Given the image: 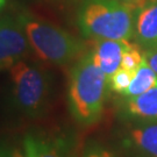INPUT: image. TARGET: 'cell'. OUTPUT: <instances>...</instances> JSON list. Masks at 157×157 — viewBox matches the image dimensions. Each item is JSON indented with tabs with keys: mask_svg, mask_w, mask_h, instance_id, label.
Returning <instances> with one entry per match:
<instances>
[{
	"mask_svg": "<svg viewBox=\"0 0 157 157\" xmlns=\"http://www.w3.org/2000/svg\"><path fill=\"white\" fill-rule=\"evenodd\" d=\"M32 52L28 39L17 17H0V71L10 70Z\"/></svg>",
	"mask_w": 157,
	"mask_h": 157,
	"instance_id": "5",
	"label": "cell"
},
{
	"mask_svg": "<svg viewBox=\"0 0 157 157\" xmlns=\"http://www.w3.org/2000/svg\"><path fill=\"white\" fill-rule=\"evenodd\" d=\"M157 85V73L149 67L146 59L136 71L134 78L122 97H135L144 93Z\"/></svg>",
	"mask_w": 157,
	"mask_h": 157,
	"instance_id": "11",
	"label": "cell"
},
{
	"mask_svg": "<svg viewBox=\"0 0 157 157\" xmlns=\"http://www.w3.org/2000/svg\"><path fill=\"white\" fill-rule=\"evenodd\" d=\"M83 157H117L109 149L97 142H90L85 147Z\"/></svg>",
	"mask_w": 157,
	"mask_h": 157,
	"instance_id": "14",
	"label": "cell"
},
{
	"mask_svg": "<svg viewBox=\"0 0 157 157\" xmlns=\"http://www.w3.org/2000/svg\"><path fill=\"white\" fill-rule=\"evenodd\" d=\"M11 99L15 109L29 118L43 115L50 104L52 79L44 67L27 59L10 69Z\"/></svg>",
	"mask_w": 157,
	"mask_h": 157,
	"instance_id": "4",
	"label": "cell"
},
{
	"mask_svg": "<svg viewBox=\"0 0 157 157\" xmlns=\"http://www.w3.org/2000/svg\"><path fill=\"white\" fill-rule=\"evenodd\" d=\"M134 39L144 49L157 47V0H142L136 5Z\"/></svg>",
	"mask_w": 157,
	"mask_h": 157,
	"instance_id": "8",
	"label": "cell"
},
{
	"mask_svg": "<svg viewBox=\"0 0 157 157\" xmlns=\"http://www.w3.org/2000/svg\"><path fill=\"white\" fill-rule=\"evenodd\" d=\"M144 61L143 54L140 50V45L137 43H130L129 42L122 55L121 67L124 70H128L129 72L136 73L140 69L141 64Z\"/></svg>",
	"mask_w": 157,
	"mask_h": 157,
	"instance_id": "12",
	"label": "cell"
},
{
	"mask_svg": "<svg viewBox=\"0 0 157 157\" xmlns=\"http://www.w3.org/2000/svg\"><path fill=\"white\" fill-rule=\"evenodd\" d=\"M19 149H11L6 146H0V157H19Z\"/></svg>",
	"mask_w": 157,
	"mask_h": 157,
	"instance_id": "16",
	"label": "cell"
},
{
	"mask_svg": "<svg viewBox=\"0 0 157 157\" xmlns=\"http://www.w3.org/2000/svg\"><path fill=\"white\" fill-rule=\"evenodd\" d=\"M122 146L132 157H157V121H129Z\"/></svg>",
	"mask_w": 157,
	"mask_h": 157,
	"instance_id": "6",
	"label": "cell"
},
{
	"mask_svg": "<svg viewBox=\"0 0 157 157\" xmlns=\"http://www.w3.org/2000/svg\"><path fill=\"white\" fill-rule=\"evenodd\" d=\"M143 57L146 62L149 64V67L157 73V47L144 49L143 51Z\"/></svg>",
	"mask_w": 157,
	"mask_h": 157,
	"instance_id": "15",
	"label": "cell"
},
{
	"mask_svg": "<svg viewBox=\"0 0 157 157\" xmlns=\"http://www.w3.org/2000/svg\"><path fill=\"white\" fill-rule=\"evenodd\" d=\"M29 45L42 62L64 67L78 61L87 52L86 44L65 29L35 17L27 11L17 15Z\"/></svg>",
	"mask_w": 157,
	"mask_h": 157,
	"instance_id": "3",
	"label": "cell"
},
{
	"mask_svg": "<svg viewBox=\"0 0 157 157\" xmlns=\"http://www.w3.org/2000/svg\"><path fill=\"white\" fill-rule=\"evenodd\" d=\"M121 1H124V2H129V4H137L142 0H121Z\"/></svg>",
	"mask_w": 157,
	"mask_h": 157,
	"instance_id": "17",
	"label": "cell"
},
{
	"mask_svg": "<svg viewBox=\"0 0 157 157\" xmlns=\"http://www.w3.org/2000/svg\"><path fill=\"white\" fill-rule=\"evenodd\" d=\"M120 113L128 121H157V85L135 97H124Z\"/></svg>",
	"mask_w": 157,
	"mask_h": 157,
	"instance_id": "9",
	"label": "cell"
},
{
	"mask_svg": "<svg viewBox=\"0 0 157 157\" xmlns=\"http://www.w3.org/2000/svg\"><path fill=\"white\" fill-rule=\"evenodd\" d=\"M108 77L87 51L73 63L69 73L67 105L73 120L83 127L98 124L105 111Z\"/></svg>",
	"mask_w": 157,
	"mask_h": 157,
	"instance_id": "1",
	"label": "cell"
},
{
	"mask_svg": "<svg viewBox=\"0 0 157 157\" xmlns=\"http://www.w3.org/2000/svg\"><path fill=\"white\" fill-rule=\"evenodd\" d=\"M134 76L135 73L129 72L128 70H124L122 67H120L117 72H114L111 77H108L109 90L114 93L124 95L128 89V86L132 83L133 78H134Z\"/></svg>",
	"mask_w": 157,
	"mask_h": 157,
	"instance_id": "13",
	"label": "cell"
},
{
	"mask_svg": "<svg viewBox=\"0 0 157 157\" xmlns=\"http://www.w3.org/2000/svg\"><path fill=\"white\" fill-rule=\"evenodd\" d=\"M139 4V2H137ZM137 4L121 0H80L77 25L85 39H134V14Z\"/></svg>",
	"mask_w": 157,
	"mask_h": 157,
	"instance_id": "2",
	"label": "cell"
},
{
	"mask_svg": "<svg viewBox=\"0 0 157 157\" xmlns=\"http://www.w3.org/2000/svg\"><path fill=\"white\" fill-rule=\"evenodd\" d=\"M5 4H6V0H0V11L2 10V7L5 6Z\"/></svg>",
	"mask_w": 157,
	"mask_h": 157,
	"instance_id": "18",
	"label": "cell"
},
{
	"mask_svg": "<svg viewBox=\"0 0 157 157\" xmlns=\"http://www.w3.org/2000/svg\"><path fill=\"white\" fill-rule=\"evenodd\" d=\"M129 41L119 40H94L91 50L93 61L107 77H111L121 67L122 55Z\"/></svg>",
	"mask_w": 157,
	"mask_h": 157,
	"instance_id": "10",
	"label": "cell"
},
{
	"mask_svg": "<svg viewBox=\"0 0 157 157\" xmlns=\"http://www.w3.org/2000/svg\"><path fill=\"white\" fill-rule=\"evenodd\" d=\"M72 142L64 135L32 133L25 136V157H72Z\"/></svg>",
	"mask_w": 157,
	"mask_h": 157,
	"instance_id": "7",
	"label": "cell"
}]
</instances>
